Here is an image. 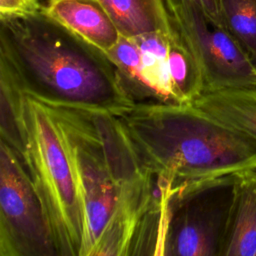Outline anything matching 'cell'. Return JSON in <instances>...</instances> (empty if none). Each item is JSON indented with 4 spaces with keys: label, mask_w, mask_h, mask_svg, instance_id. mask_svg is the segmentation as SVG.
Here are the masks:
<instances>
[{
    "label": "cell",
    "mask_w": 256,
    "mask_h": 256,
    "mask_svg": "<svg viewBox=\"0 0 256 256\" xmlns=\"http://www.w3.org/2000/svg\"><path fill=\"white\" fill-rule=\"evenodd\" d=\"M0 20V58L26 95L49 106L117 116L135 106L106 53L43 10Z\"/></svg>",
    "instance_id": "1"
},
{
    "label": "cell",
    "mask_w": 256,
    "mask_h": 256,
    "mask_svg": "<svg viewBox=\"0 0 256 256\" xmlns=\"http://www.w3.org/2000/svg\"><path fill=\"white\" fill-rule=\"evenodd\" d=\"M119 117L144 169L174 192L256 170V139L193 104L140 103Z\"/></svg>",
    "instance_id": "2"
},
{
    "label": "cell",
    "mask_w": 256,
    "mask_h": 256,
    "mask_svg": "<svg viewBox=\"0 0 256 256\" xmlns=\"http://www.w3.org/2000/svg\"><path fill=\"white\" fill-rule=\"evenodd\" d=\"M49 107L62 129L82 199L84 234L79 256H89L118 208L150 198L156 179L141 164L119 116Z\"/></svg>",
    "instance_id": "3"
},
{
    "label": "cell",
    "mask_w": 256,
    "mask_h": 256,
    "mask_svg": "<svg viewBox=\"0 0 256 256\" xmlns=\"http://www.w3.org/2000/svg\"><path fill=\"white\" fill-rule=\"evenodd\" d=\"M25 168L61 256H79L84 212L74 167L54 113L26 95Z\"/></svg>",
    "instance_id": "4"
},
{
    "label": "cell",
    "mask_w": 256,
    "mask_h": 256,
    "mask_svg": "<svg viewBox=\"0 0 256 256\" xmlns=\"http://www.w3.org/2000/svg\"><path fill=\"white\" fill-rule=\"evenodd\" d=\"M236 174L172 193L166 256H220L234 199Z\"/></svg>",
    "instance_id": "5"
},
{
    "label": "cell",
    "mask_w": 256,
    "mask_h": 256,
    "mask_svg": "<svg viewBox=\"0 0 256 256\" xmlns=\"http://www.w3.org/2000/svg\"><path fill=\"white\" fill-rule=\"evenodd\" d=\"M169 10L198 61L203 92L256 87L254 62L223 24L190 0H179Z\"/></svg>",
    "instance_id": "6"
},
{
    "label": "cell",
    "mask_w": 256,
    "mask_h": 256,
    "mask_svg": "<svg viewBox=\"0 0 256 256\" xmlns=\"http://www.w3.org/2000/svg\"><path fill=\"white\" fill-rule=\"evenodd\" d=\"M0 256H61L27 170L0 145Z\"/></svg>",
    "instance_id": "7"
},
{
    "label": "cell",
    "mask_w": 256,
    "mask_h": 256,
    "mask_svg": "<svg viewBox=\"0 0 256 256\" xmlns=\"http://www.w3.org/2000/svg\"><path fill=\"white\" fill-rule=\"evenodd\" d=\"M43 11L105 53L119 41V30L98 0H48Z\"/></svg>",
    "instance_id": "8"
},
{
    "label": "cell",
    "mask_w": 256,
    "mask_h": 256,
    "mask_svg": "<svg viewBox=\"0 0 256 256\" xmlns=\"http://www.w3.org/2000/svg\"><path fill=\"white\" fill-rule=\"evenodd\" d=\"M256 255V170L236 174L234 199L220 256Z\"/></svg>",
    "instance_id": "9"
},
{
    "label": "cell",
    "mask_w": 256,
    "mask_h": 256,
    "mask_svg": "<svg viewBox=\"0 0 256 256\" xmlns=\"http://www.w3.org/2000/svg\"><path fill=\"white\" fill-rule=\"evenodd\" d=\"M170 33L156 32L135 38L140 50L141 100L138 104H178L168 66Z\"/></svg>",
    "instance_id": "10"
},
{
    "label": "cell",
    "mask_w": 256,
    "mask_h": 256,
    "mask_svg": "<svg viewBox=\"0 0 256 256\" xmlns=\"http://www.w3.org/2000/svg\"><path fill=\"white\" fill-rule=\"evenodd\" d=\"M113 20L120 35L137 38L143 35L170 33L177 23L166 0H98Z\"/></svg>",
    "instance_id": "11"
},
{
    "label": "cell",
    "mask_w": 256,
    "mask_h": 256,
    "mask_svg": "<svg viewBox=\"0 0 256 256\" xmlns=\"http://www.w3.org/2000/svg\"><path fill=\"white\" fill-rule=\"evenodd\" d=\"M192 104L222 124L256 139V87L203 92Z\"/></svg>",
    "instance_id": "12"
},
{
    "label": "cell",
    "mask_w": 256,
    "mask_h": 256,
    "mask_svg": "<svg viewBox=\"0 0 256 256\" xmlns=\"http://www.w3.org/2000/svg\"><path fill=\"white\" fill-rule=\"evenodd\" d=\"M26 94L9 65L0 58V134L25 166L27 136L25 122Z\"/></svg>",
    "instance_id": "13"
},
{
    "label": "cell",
    "mask_w": 256,
    "mask_h": 256,
    "mask_svg": "<svg viewBox=\"0 0 256 256\" xmlns=\"http://www.w3.org/2000/svg\"><path fill=\"white\" fill-rule=\"evenodd\" d=\"M168 66L178 104H192L204 90L203 78L198 61L178 26L168 35Z\"/></svg>",
    "instance_id": "14"
},
{
    "label": "cell",
    "mask_w": 256,
    "mask_h": 256,
    "mask_svg": "<svg viewBox=\"0 0 256 256\" xmlns=\"http://www.w3.org/2000/svg\"><path fill=\"white\" fill-rule=\"evenodd\" d=\"M222 24L256 66V0H219Z\"/></svg>",
    "instance_id": "15"
},
{
    "label": "cell",
    "mask_w": 256,
    "mask_h": 256,
    "mask_svg": "<svg viewBox=\"0 0 256 256\" xmlns=\"http://www.w3.org/2000/svg\"><path fill=\"white\" fill-rule=\"evenodd\" d=\"M106 55L116 69L123 90L138 104L141 100V79L140 50L136 39L120 35L117 44Z\"/></svg>",
    "instance_id": "16"
},
{
    "label": "cell",
    "mask_w": 256,
    "mask_h": 256,
    "mask_svg": "<svg viewBox=\"0 0 256 256\" xmlns=\"http://www.w3.org/2000/svg\"><path fill=\"white\" fill-rule=\"evenodd\" d=\"M150 199L126 202L119 207L89 256H121L138 213Z\"/></svg>",
    "instance_id": "17"
},
{
    "label": "cell",
    "mask_w": 256,
    "mask_h": 256,
    "mask_svg": "<svg viewBox=\"0 0 256 256\" xmlns=\"http://www.w3.org/2000/svg\"><path fill=\"white\" fill-rule=\"evenodd\" d=\"M43 10L39 0H0V18L32 14Z\"/></svg>",
    "instance_id": "18"
},
{
    "label": "cell",
    "mask_w": 256,
    "mask_h": 256,
    "mask_svg": "<svg viewBox=\"0 0 256 256\" xmlns=\"http://www.w3.org/2000/svg\"><path fill=\"white\" fill-rule=\"evenodd\" d=\"M168 7L175 4L179 0H166ZM196 4L203 12H205L211 19L222 24V18L220 13L219 0H190Z\"/></svg>",
    "instance_id": "19"
},
{
    "label": "cell",
    "mask_w": 256,
    "mask_h": 256,
    "mask_svg": "<svg viewBox=\"0 0 256 256\" xmlns=\"http://www.w3.org/2000/svg\"><path fill=\"white\" fill-rule=\"evenodd\" d=\"M255 256H256V255H255Z\"/></svg>",
    "instance_id": "20"
}]
</instances>
